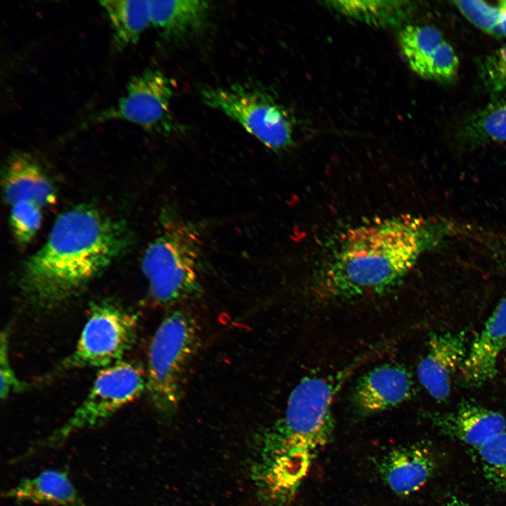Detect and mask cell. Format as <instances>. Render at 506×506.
Returning a JSON list of instances; mask_svg holds the SVG:
<instances>
[{
  "mask_svg": "<svg viewBox=\"0 0 506 506\" xmlns=\"http://www.w3.org/2000/svg\"><path fill=\"white\" fill-rule=\"evenodd\" d=\"M137 324L136 314L118 304H93L77 346L62 367L104 368L121 361L135 343Z\"/></svg>",
  "mask_w": 506,
  "mask_h": 506,
  "instance_id": "obj_8",
  "label": "cell"
},
{
  "mask_svg": "<svg viewBox=\"0 0 506 506\" xmlns=\"http://www.w3.org/2000/svg\"><path fill=\"white\" fill-rule=\"evenodd\" d=\"M41 209L33 202L25 200L11 205V230L20 245H27L37 234L42 221Z\"/></svg>",
  "mask_w": 506,
  "mask_h": 506,
  "instance_id": "obj_24",
  "label": "cell"
},
{
  "mask_svg": "<svg viewBox=\"0 0 506 506\" xmlns=\"http://www.w3.org/2000/svg\"><path fill=\"white\" fill-rule=\"evenodd\" d=\"M443 506H468L461 498L457 496H450L445 502Z\"/></svg>",
  "mask_w": 506,
  "mask_h": 506,
  "instance_id": "obj_28",
  "label": "cell"
},
{
  "mask_svg": "<svg viewBox=\"0 0 506 506\" xmlns=\"http://www.w3.org/2000/svg\"><path fill=\"white\" fill-rule=\"evenodd\" d=\"M506 351V294L469 347L460 370L462 379L470 387H479L493 379L498 361Z\"/></svg>",
  "mask_w": 506,
  "mask_h": 506,
  "instance_id": "obj_13",
  "label": "cell"
},
{
  "mask_svg": "<svg viewBox=\"0 0 506 506\" xmlns=\"http://www.w3.org/2000/svg\"><path fill=\"white\" fill-rule=\"evenodd\" d=\"M461 14L489 35L506 38V0L491 4L483 1H454Z\"/></svg>",
  "mask_w": 506,
  "mask_h": 506,
  "instance_id": "obj_22",
  "label": "cell"
},
{
  "mask_svg": "<svg viewBox=\"0 0 506 506\" xmlns=\"http://www.w3.org/2000/svg\"><path fill=\"white\" fill-rule=\"evenodd\" d=\"M172 96V84L164 74L145 70L129 79L124 95L116 103L91 115L82 126L122 120L148 131L171 134L178 130L171 112Z\"/></svg>",
  "mask_w": 506,
  "mask_h": 506,
  "instance_id": "obj_9",
  "label": "cell"
},
{
  "mask_svg": "<svg viewBox=\"0 0 506 506\" xmlns=\"http://www.w3.org/2000/svg\"><path fill=\"white\" fill-rule=\"evenodd\" d=\"M434 417L442 433L476 450L506 429V420L501 413L470 401Z\"/></svg>",
  "mask_w": 506,
  "mask_h": 506,
  "instance_id": "obj_14",
  "label": "cell"
},
{
  "mask_svg": "<svg viewBox=\"0 0 506 506\" xmlns=\"http://www.w3.org/2000/svg\"><path fill=\"white\" fill-rule=\"evenodd\" d=\"M433 454L422 446H410L391 451L380 465L382 476L398 495H409L432 477L436 462Z\"/></svg>",
  "mask_w": 506,
  "mask_h": 506,
  "instance_id": "obj_15",
  "label": "cell"
},
{
  "mask_svg": "<svg viewBox=\"0 0 506 506\" xmlns=\"http://www.w3.org/2000/svg\"><path fill=\"white\" fill-rule=\"evenodd\" d=\"M428 235L427 224L410 217L348 230L319 276L318 297L339 301L383 292L413 268Z\"/></svg>",
  "mask_w": 506,
  "mask_h": 506,
  "instance_id": "obj_3",
  "label": "cell"
},
{
  "mask_svg": "<svg viewBox=\"0 0 506 506\" xmlns=\"http://www.w3.org/2000/svg\"><path fill=\"white\" fill-rule=\"evenodd\" d=\"M99 4L109 21L112 44L117 50L136 44L150 24L148 0H106Z\"/></svg>",
  "mask_w": 506,
  "mask_h": 506,
  "instance_id": "obj_19",
  "label": "cell"
},
{
  "mask_svg": "<svg viewBox=\"0 0 506 506\" xmlns=\"http://www.w3.org/2000/svg\"><path fill=\"white\" fill-rule=\"evenodd\" d=\"M477 452L485 477L506 492V431L493 436Z\"/></svg>",
  "mask_w": 506,
  "mask_h": 506,
  "instance_id": "obj_23",
  "label": "cell"
},
{
  "mask_svg": "<svg viewBox=\"0 0 506 506\" xmlns=\"http://www.w3.org/2000/svg\"><path fill=\"white\" fill-rule=\"evenodd\" d=\"M465 332L433 334L427 351L418 363L419 382L435 400L446 401L451 390L452 379L460 371L467 353Z\"/></svg>",
  "mask_w": 506,
  "mask_h": 506,
  "instance_id": "obj_11",
  "label": "cell"
},
{
  "mask_svg": "<svg viewBox=\"0 0 506 506\" xmlns=\"http://www.w3.org/2000/svg\"><path fill=\"white\" fill-rule=\"evenodd\" d=\"M163 219L161 232L144 252L141 269L153 299L173 305L202 291L201 235L195 225L179 216Z\"/></svg>",
  "mask_w": 506,
  "mask_h": 506,
  "instance_id": "obj_4",
  "label": "cell"
},
{
  "mask_svg": "<svg viewBox=\"0 0 506 506\" xmlns=\"http://www.w3.org/2000/svg\"><path fill=\"white\" fill-rule=\"evenodd\" d=\"M3 187L5 200L10 206L25 200L43 208L56 201L49 179L38 162L27 153H15L9 158Z\"/></svg>",
  "mask_w": 506,
  "mask_h": 506,
  "instance_id": "obj_16",
  "label": "cell"
},
{
  "mask_svg": "<svg viewBox=\"0 0 506 506\" xmlns=\"http://www.w3.org/2000/svg\"><path fill=\"white\" fill-rule=\"evenodd\" d=\"M468 119L463 134L476 143L506 142V92Z\"/></svg>",
  "mask_w": 506,
  "mask_h": 506,
  "instance_id": "obj_20",
  "label": "cell"
},
{
  "mask_svg": "<svg viewBox=\"0 0 506 506\" xmlns=\"http://www.w3.org/2000/svg\"><path fill=\"white\" fill-rule=\"evenodd\" d=\"M329 3L345 15L381 25L401 22L408 11L406 2L400 1H332Z\"/></svg>",
  "mask_w": 506,
  "mask_h": 506,
  "instance_id": "obj_21",
  "label": "cell"
},
{
  "mask_svg": "<svg viewBox=\"0 0 506 506\" xmlns=\"http://www.w3.org/2000/svg\"><path fill=\"white\" fill-rule=\"evenodd\" d=\"M18 502L53 506H88L66 470L48 469L22 479L3 493Z\"/></svg>",
  "mask_w": 506,
  "mask_h": 506,
  "instance_id": "obj_17",
  "label": "cell"
},
{
  "mask_svg": "<svg viewBox=\"0 0 506 506\" xmlns=\"http://www.w3.org/2000/svg\"><path fill=\"white\" fill-rule=\"evenodd\" d=\"M495 247L496 258L498 259L500 264L506 268V242L503 245L500 244L495 246Z\"/></svg>",
  "mask_w": 506,
  "mask_h": 506,
  "instance_id": "obj_27",
  "label": "cell"
},
{
  "mask_svg": "<svg viewBox=\"0 0 506 506\" xmlns=\"http://www.w3.org/2000/svg\"><path fill=\"white\" fill-rule=\"evenodd\" d=\"M146 388L142 369L131 362L119 361L99 370L85 399L60 427L28 448L20 460L56 448L74 433L100 424L138 397Z\"/></svg>",
  "mask_w": 506,
  "mask_h": 506,
  "instance_id": "obj_6",
  "label": "cell"
},
{
  "mask_svg": "<svg viewBox=\"0 0 506 506\" xmlns=\"http://www.w3.org/2000/svg\"><path fill=\"white\" fill-rule=\"evenodd\" d=\"M199 325L185 310H175L160 324L150 344L146 391L157 412L174 417L183 398L186 376L200 343Z\"/></svg>",
  "mask_w": 506,
  "mask_h": 506,
  "instance_id": "obj_5",
  "label": "cell"
},
{
  "mask_svg": "<svg viewBox=\"0 0 506 506\" xmlns=\"http://www.w3.org/2000/svg\"><path fill=\"white\" fill-rule=\"evenodd\" d=\"M505 384H506V380H505Z\"/></svg>",
  "mask_w": 506,
  "mask_h": 506,
  "instance_id": "obj_29",
  "label": "cell"
},
{
  "mask_svg": "<svg viewBox=\"0 0 506 506\" xmlns=\"http://www.w3.org/2000/svg\"><path fill=\"white\" fill-rule=\"evenodd\" d=\"M358 365L304 377L290 393L283 417L262 439L252 470L259 496L268 506H285L292 499L331 436L335 396Z\"/></svg>",
  "mask_w": 506,
  "mask_h": 506,
  "instance_id": "obj_1",
  "label": "cell"
},
{
  "mask_svg": "<svg viewBox=\"0 0 506 506\" xmlns=\"http://www.w3.org/2000/svg\"><path fill=\"white\" fill-rule=\"evenodd\" d=\"M150 20L169 38H180L200 32L210 12L209 2L198 0L149 1Z\"/></svg>",
  "mask_w": 506,
  "mask_h": 506,
  "instance_id": "obj_18",
  "label": "cell"
},
{
  "mask_svg": "<svg viewBox=\"0 0 506 506\" xmlns=\"http://www.w3.org/2000/svg\"><path fill=\"white\" fill-rule=\"evenodd\" d=\"M125 226L86 205L60 214L45 243L25 263L20 286L43 307L73 296L126 252Z\"/></svg>",
  "mask_w": 506,
  "mask_h": 506,
  "instance_id": "obj_2",
  "label": "cell"
},
{
  "mask_svg": "<svg viewBox=\"0 0 506 506\" xmlns=\"http://www.w3.org/2000/svg\"><path fill=\"white\" fill-rule=\"evenodd\" d=\"M478 74L489 93L500 95L506 92V44L482 58Z\"/></svg>",
  "mask_w": 506,
  "mask_h": 506,
  "instance_id": "obj_25",
  "label": "cell"
},
{
  "mask_svg": "<svg viewBox=\"0 0 506 506\" xmlns=\"http://www.w3.org/2000/svg\"><path fill=\"white\" fill-rule=\"evenodd\" d=\"M399 43L409 66L420 77L443 82L455 79L458 57L439 30L427 25H407L400 32Z\"/></svg>",
  "mask_w": 506,
  "mask_h": 506,
  "instance_id": "obj_10",
  "label": "cell"
},
{
  "mask_svg": "<svg viewBox=\"0 0 506 506\" xmlns=\"http://www.w3.org/2000/svg\"><path fill=\"white\" fill-rule=\"evenodd\" d=\"M7 331H2L0 346V378L1 398H7L11 394L23 390L24 384L15 375L8 356Z\"/></svg>",
  "mask_w": 506,
  "mask_h": 506,
  "instance_id": "obj_26",
  "label": "cell"
},
{
  "mask_svg": "<svg viewBox=\"0 0 506 506\" xmlns=\"http://www.w3.org/2000/svg\"><path fill=\"white\" fill-rule=\"evenodd\" d=\"M413 381L408 369L398 363L377 366L363 375L351 394L354 406L363 414L376 413L408 400Z\"/></svg>",
  "mask_w": 506,
  "mask_h": 506,
  "instance_id": "obj_12",
  "label": "cell"
},
{
  "mask_svg": "<svg viewBox=\"0 0 506 506\" xmlns=\"http://www.w3.org/2000/svg\"><path fill=\"white\" fill-rule=\"evenodd\" d=\"M202 101L240 124L268 148L279 152L292 144V122L286 109L256 87L232 85L203 87Z\"/></svg>",
  "mask_w": 506,
  "mask_h": 506,
  "instance_id": "obj_7",
  "label": "cell"
}]
</instances>
